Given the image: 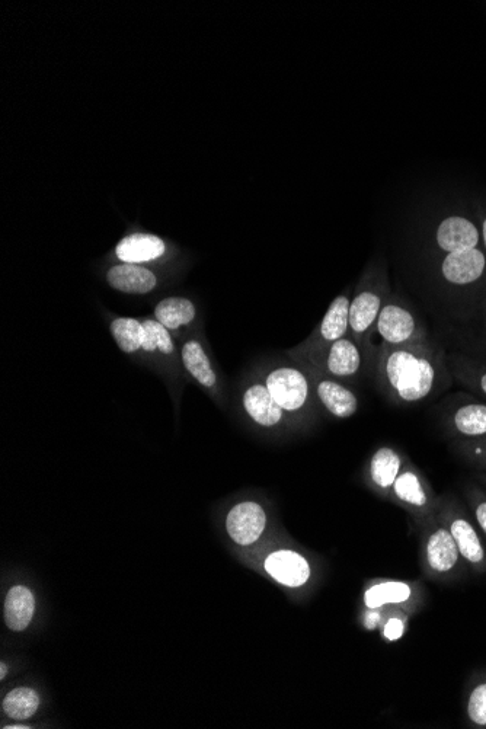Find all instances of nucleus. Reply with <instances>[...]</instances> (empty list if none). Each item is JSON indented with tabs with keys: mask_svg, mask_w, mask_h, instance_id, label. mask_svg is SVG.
Instances as JSON below:
<instances>
[{
	"mask_svg": "<svg viewBox=\"0 0 486 729\" xmlns=\"http://www.w3.org/2000/svg\"><path fill=\"white\" fill-rule=\"evenodd\" d=\"M389 500L409 511L421 526L436 516L440 505V498L431 488L430 482L408 460L393 484Z\"/></svg>",
	"mask_w": 486,
	"mask_h": 729,
	"instance_id": "nucleus-9",
	"label": "nucleus"
},
{
	"mask_svg": "<svg viewBox=\"0 0 486 729\" xmlns=\"http://www.w3.org/2000/svg\"><path fill=\"white\" fill-rule=\"evenodd\" d=\"M35 613L33 593L24 585L11 588L5 599V623L11 631L22 632L30 626Z\"/></svg>",
	"mask_w": 486,
	"mask_h": 729,
	"instance_id": "nucleus-22",
	"label": "nucleus"
},
{
	"mask_svg": "<svg viewBox=\"0 0 486 729\" xmlns=\"http://www.w3.org/2000/svg\"><path fill=\"white\" fill-rule=\"evenodd\" d=\"M411 585L399 581H386L373 585L364 594V603L369 609H379L388 604L406 603L412 599Z\"/></svg>",
	"mask_w": 486,
	"mask_h": 729,
	"instance_id": "nucleus-24",
	"label": "nucleus"
},
{
	"mask_svg": "<svg viewBox=\"0 0 486 729\" xmlns=\"http://www.w3.org/2000/svg\"><path fill=\"white\" fill-rule=\"evenodd\" d=\"M262 382L274 401L287 414H300L312 401V379L308 370L296 366H274L262 374Z\"/></svg>",
	"mask_w": 486,
	"mask_h": 729,
	"instance_id": "nucleus-8",
	"label": "nucleus"
},
{
	"mask_svg": "<svg viewBox=\"0 0 486 729\" xmlns=\"http://www.w3.org/2000/svg\"><path fill=\"white\" fill-rule=\"evenodd\" d=\"M373 376L380 393L402 406L436 398L453 383L446 351L433 340L405 347L379 345Z\"/></svg>",
	"mask_w": 486,
	"mask_h": 729,
	"instance_id": "nucleus-1",
	"label": "nucleus"
},
{
	"mask_svg": "<svg viewBox=\"0 0 486 729\" xmlns=\"http://www.w3.org/2000/svg\"><path fill=\"white\" fill-rule=\"evenodd\" d=\"M468 718L476 727H486V681L476 684L470 692Z\"/></svg>",
	"mask_w": 486,
	"mask_h": 729,
	"instance_id": "nucleus-30",
	"label": "nucleus"
},
{
	"mask_svg": "<svg viewBox=\"0 0 486 729\" xmlns=\"http://www.w3.org/2000/svg\"><path fill=\"white\" fill-rule=\"evenodd\" d=\"M441 412V425L450 440H478L486 437V402L472 393L457 392L449 396Z\"/></svg>",
	"mask_w": 486,
	"mask_h": 729,
	"instance_id": "nucleus-6",
	"label": "nucleus"
},
{
	"mask_svg": "<svg viewBox=\"0 0 486 729\" xmlns=\"http://www.w3.org/2000/svg\"><path fill=\"white\" fill-rule=\"evenodd\" d=\"M456 453L479 472H486V437L478 440L452 441Z\"/></svg>",
	"mask_w": 486,
	"mask_h": 729,
	"instance_id": "nucleus-28",
	"label": "nucleus"
},
{
	"mask_svg": "<svg viewBox=\"0 0 486 729\" xmlns=\"http://www.w3.org/2000/svg\"><path fill=\"white\" fill-rule=\"evenodd\" d=\"M5 728H8V729H19V728H21V729H28L30 727H24V725H9V727H5Z\"/></svg>",
	"mask_w": 486,
	"mask_h": 729,
	"instance_id": "nucleus-35",
	"label": "nucleus"
},
{
	"mask_svg": "<svg viewBox=\"0 0 486 729\" xmlns=\"http://www.w3.org/2000/svg\"><path fill=\"white\" fill-rule=\"evenodd\" d=\"M197 316L194 303L184 297H168L158 303L155 309L156 321L161 322L169 331H177L181 326L190 325Z\"/></svg>",
	"mask_w": 486,
	"mask_h": 729,
	"instance_id": "nucleus-23",
	"label": "nucleus"
},
{
	"mask_svg": "<svg viewBox=\"0 0 486 729\" xmlns=\"http://www.w3.org/2000/svg\"><path fill=\"white\" fill-rule=\"evenodd\" d=\"M479 227H481L482 241H484V245H485V249H486V214L484 216V219H482L481 226H479Z\"/></svg>",
	"mask_w": 486,
	"mask_h": 729,
	"instance_id": "nucleus-33",
	"label": "nucleus"
},
{
	"mask_svg": "<svg viewBox=\"0 0 486 729\" xmlns=\"http://www.w3.org/2000/svg\"><path fill=\"white\" fill-rule=\"evenodd\" d=\"M111 335L118 348L126 354H136L143 347V324L134 318H117L111 322Z\"/></svg>",
	"mask_w": 486,
	"mask_h": 729,
	"instance_id": "nucleus-26",
	"label": "nucleus"
},
{
	"mask_svg": "<svg viewBox=\"0 0 486 729\" xmlns=\"http://www.w3.org/2000/svg\"><path fill=\"white\" fill-rule=\"evenodd\" d=\"M165 249V242L159 236L133 233L118 243L115 255L118 260L123 261V264L140 265L158 260L165 254Z\"/></svg>",
	"mask_w": 486,
	"mask_h": 729,
	"instance_id": "nucleus-18",
	"label": "nucleus"
},
{
	"mask_svg": "<svg viewBox=\"0 0 486 729\" xmlns=\"http://www.w3.org/2000/svg\"><path fill=\"white\" fill-rule=\"evenodd\" d=\"M476 482L486 489V472H478L475 475Z\"/></svg>",
	"mask_w": 486,
	"mask_h": 729,
	"instance_id": "nucleus-32",
	"label": "nucleus"
},
{
	"mask_svg": "<svg viewBox=\"0 0 486 729\" xmlns=\"http://www.w3.org/2000/svg\"><path fill=\"white\" fill-rule=\"evenodd\" d=\"M374 334L379 335L382 341L380 345H390V347H405L431 341L427 328L415 315L414 310L393 293L386 300L377 318Z\"/></svg>",
	"mask_w": 486,
	"mask_h": 729,
	"instance_id": "nucleus-5",
	"label": "nucleus"
},
{
	"mask_svg": "<svg viewBox=\"0 0 486 729\" xmlns=\"http://www.w3.org/2000/svg\"><path fill=\"white\" fill-rule=\"evenodd\" d=\"M440 274L447 284L454 287L479 283L486 276L485 252L476 248L444 255L440 262Z\"/></svg>",
	"mask_w": 486,
	"mask_h": 729,
	"instance_id": "nucleus-14",
	"label": "nucleus"
},
{
	"mask_svg": "<svg viewBox=\"0 0 486 729\" xmlns=\"http://www.w3.org/2000/svg\"><path fill=\"white\" fill-rule=\"evenodd\" d=\"M268 514L257 501H242L233 505L226 517V532L239 546H251L264 535Z\"/></svg>",
	"mask_w": 486,
	"mask_h": 729,
	"instance_id": "nucleus-11",
	"label": "nucleus"
},
{
	"mask_svg": "<svg viewBox=\"0 0 486 729\" xmlns=\"http://www.w3.org/2000/svg\"><path fill=\"white\" fill-rule=\"evenodd\" d=\"M404 632V620L396 619V617L395 619L388 620V623L385 625V629H383V635H385V638L388 639V641H398V639H401L402 636H404Z\"/></svg>",
	"mask_w": 486,
	"mask_h": 729,
	"instance_id": "nucleus-31",
	"label": "nucleus"
},
{
	"mask_svg": "<svg viewBox=\"0 0 486 729\" xmlns=\"http://www.w3.org/2000/svg\"><path fill=\"white\" fill-rule=\"evenodd\" d=\"M390 294L385 262L376 261L364 270L351 296L350 335L373 358L376 356L372 345L374 325Z\"/></svg>",
	"mask_w": 486,
	"mask_h": 729,
	"instance_id": "nucleus-2",
	"label": "nucleus"
},
{
	"mask_svg": "<svg viewBox=\"0 0 486 729\" xmlns=\"http://www.w3.org/2000/svg\"><path fill=\"white\" fill-rule=\"evenodd\" d=\"M6 671H8V668H6V665L3 663L0 664V679L5 680Z\"/></svg>",
	"mask_w": 486,
	"mask_h": 729,
	"instance_id": "nucleus-34",
	"label": "nucleus"
},
{
	"mask_svg": "<svg viewBox=\"0 0 486 729\" xmlns=\"http://www.w3.org/2000/svg\"><path fill=\"white\" fill-rule=\"evenodd\" d=\"M481 239V227L462 214L444 217L434 232V243L444 255L479 248Z\"/></svg>",
	"mask_w": 486,
	"mask_h": 729,
	"instance_id": "nucleus-13",
	"label": "nucleus"
},
{
	"mask_svg": "<svg viewBox=\"0 0 486 729\" xmlns=\"http://www.w3.org/2000/svg\"><path fill=\"white\" fill-rule=\"evenodd\" d=\"M306 369L312 379L316 398L324 405L329 414L340 420H347L356 415L360 408V401L353 389L345 386L340 380L331 379V377L316 372L312 367L306 366Z\"/></svg>",
	"mask_w": 486,
	"mask_h": 729,
	"instance_id": "nucleus-12",
	"label": "nucleus"
},
{
	"mask_svg": "<svg viewBox=\"0 0 486 729\" xmlns=\"http://www.w3.org/2000/svg\"><path fill=\"white\" fill-rule=\"evenodd\" d=\"M181 360L184 369L204 389L216 390L219 386V376L214 370L209 354L204 350L203 344L197 340L185 342L181 351Z\"/></svg>",
	"mask_w": 486,
	"mask_h": 729,
	"instance_id": "nucleus-21",
	"label": "nucleus"
},
{
	"mask_svg": "<svg viewBox=\"0 0 486 729\" xmlns=\"http://www.w3.org/2000/svg\"><path fill=\"white\" fill-rule=\"evenodd\" d=\"M465 498L476 527L486 537V489L479 484H469L465 489Z\"/></svg>",
	"mask_w": 486,
	"mask_h": 729,
	"instance_id": "nucleus-29",
	"label": "nucleus"
},
{
	"mask_svg": "<svg viewBox=\"0 0 486 729\" xmlns=\"http://www.w3.org/2000/svg\"><path fill=\"white\" fill-rule=\"evenodd\" d=\"M369 354L354 341L351 335L341 338L325 350L306 358L302 364L312 367L316 372L324 374L340 382H351L361 377L366 369Z\"/></svg>",
	"mask_w": 486,
	"mask_h": 729,
	"instance_id": "nucleus-7",
	"label": "nucleus"
},
{
	"mask_svg": "<svg viewBox=\"0 0 486 729\" xmlns=\"http://www.w3.org/2000/svg\"><path fill=\"white\" fill-rule=\"evenodd\" d=\"M242 406L245 414L262 428L278 427L287 415V412L274 401L267 386L260 379L252 380L243 389Z\"/></svg>",
	"mask_w": 486,
	"mask_h": 729,
	"instance_id": "nucleus-16",
	"label": "nucleus"
},
{
	"mask_svg": "<svg viewBox=\"0 0 486 729\" xmlns=\"http://www.w3.org/2000/svg\"><path fill=\"white\" fill-rule=\"evenodd\" d=\"M437 517L452 533L457 549L470 571L475 574H485L486 549L484 543L479 536L475 521L470 519L460 501L450 495L440 498Z\"/></svg>",
	"mask_w": 486,
	"mask_h": 729,
	"instance_id": "nucleus-4",
	"label": "nucleus"
},
{
	"mask_svg": "<svg viewBox=\"0 0 486 729\" xmlns=\"http://www.w3.org/2000/svg\"><path fill=\"white\" fill-rule=\"evenodd\" d=\"M405 462L406 459L393 447H379L367 463V484L379 497L389 500L393 484L404 468Z\"/></svg>",
	"mask_w": 486,
	"mask_h": 729,
	"instance_id": "nucleus-15",
	"label": "nucleus"
},
{
	"mask_svg": "<svg viewBox=\"0 0 486 729\" xmlns=\"http://www.w3.org/2000/svg\"><path fill=\"white\" fill-rule=\"evenodd\" d=\"M350 290L340 294L326 310L324 319L316 328L315 334L306 341L302 347L297 348L292 356L299 361L312 357L313 354L325 350L329 345L334 344L341 338L350 335Z\"/></svg>",
	"mask_w": 486,
	"mask_h": 729,
	"instance_id": "nucleus-10",
	"label": "nucleus"
},
{
	"mask_svg": "<svg viewBox=\"0 0 486 729\" xmlns=\"http://www.w3.org/2000/svg\"><path fill=\"white\" fill-rule=\"evenodd\" d=\"M107 281L118 292L139 296L152 292L158 284L152 271L136 264L114 265L107 273Z\"/></svg>",
	"mask_w": 486,
	"mask_h": 729,
	"instance_id": "nucleus-19",
	"label": "nucleus"
},
{
	"mask_svg": "<svg viewBox=\"0 0 486 729\" xmlns=\"http://www.w3.org/2000/svg\"><path fill=\"white\" fill-rule=\"evenodd\" d=\"M264 568L274 581L284 587H302L310 578L309 562L300 553L289 549L271 553L265 559Z\"/></svg>",
	"mask_w": 486,
	"mask_h": 729,
	"instance_id": "nucleus-17",
	"label": "nucleus"
},
{
	"mask_svg": "<svg viewBox=\"0 0 486 729\" xmlns=\"http://www.w3.org/2000/svg\"><path fill=\"white\" fill-rule=\"evenodd\" d=\"M453 380L486 401V363L468 354H447Z\"/></svg>",
	"mask_w": 486,
	"mask_h": 729,
	"instance_id": "nucleus-20",
	"label": "nucleus"
},
{
	"mask_svg": "<svg viewBox=\"0 0 486 729\" xmlns=\"http://www.w3.org/2000/svg\"><path fill=\"white\" fill-rule=\"evenodd\" d=\"M142 324L143 351H146V353H161L163 356H172L175 353V344L169 329H166L156 319H145Z\"/></svg>",
	"mask_w": 486,
	"mask_h": 729,
	"instance_id": "nucleus-27",
	"label": "nucleus"
},
{
	"mask_svg": "<svg viewBox=\"0 0 486 729\" xmlns=\"http://www.w3.org/2000/svg\"><path fill=\"white\" fill-rule=\"evenodd\" d=\"M2 708L14 721H27L40 708V697L30 687H18L5 696Z\"/></svg>",
	"mask_w": 486,
	"mask_h": 729,
	"instance_id": "nucleus-25",
	"label": "nucleus"
},
{
	"mask_svg": "<svg viewBox=\"0 0 486 729\" xmlns=\"http://www.w3.org/2000/svg\"><path fill=\"white\" fill-rule=\"evenodd\" d=\"M422 562L425 574L436 581H453L468 568L452 533L437 514L422 524Z\"/></svg>",
	"mask_w": 486,
	"mask_h": 729,
	"instance_id": "nucleus-3",
	"label": "nucleus"
}]
</instances>
